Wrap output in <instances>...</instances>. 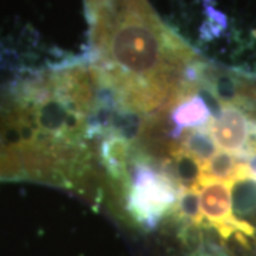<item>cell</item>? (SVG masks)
Segmentation results:
<instances>
[{
  "mask_svg": "<svg viewBox=\"0 0 256 256\" xmlns=\"http://www.w3.org/2000/svg\"><path fill=\"white\" fill-rule=\"evenodd\" d=\"M94 66L121 107L171 108L201 57L158 18L146 0H86Z\"/></svg>",
  "mask_w": 256,
  "mask_h": 256,
  "instance_id": "1",
  "label": "cell"
},
{
  "mask_svg": "<svg viewBox=\"0 0 256 256\" xmlns=\"http://www.w3.org/2000/svg\"><path fill=\"white\" fill-rule=\"evenodd\" d=\"M128 180L127 212L144 229H156L174 208L182 190L168 181L160 172V168L146 164L132 156L128 164Z\"/></svg>",
  "mask_w": 256,
  "mask_h": 256,
  "instance_id": "2",
  "label": "cell"
},
{
  "mask_svg": "<svg viewBox=\"0 0 256 256\" xmlns=\"http://www.w3.org/2000/svg\"><path fill=\"white\" fill-rule=\"evenodd\" d=\"M198 86V84H196ZM171 120L180 130H192L204 126L210 117V108L195 92L181 100L170 111Z\"/></svg>",
  "mask_w": 256,
  "mask_h": 256,
  "instance_id": "3",
  "label": "cell"
},
{
  "mask_svg": "<svg viewBox=\"0 0 256 256\" xmlns=\"http://www.w3.org/2000/svg\"><path fill=\"white\" fill-rule=\"evenodd\" d=\"M208 121L201 127L182 130V134L180 138L181 148L192 158H195L200 165L206 164L220 150V146H216L215 140L210 134Z\"/></svg>",
  "mask_w": 256,
  "mask_h": 256,
  "instance_id": "4",
  "label": "cell"
},
{
  "mask_svg": "<svg viewBox=\"0 0 256 256\" xmlns=\"http://www.w3.org/2000/svg\"><path fill=\"white\" fill-rule=\"evenodd\" d=\"M171 158L174 160L176 178L182 191L194 190L200 182V176H201L200 162L195 158H192L188 152H185L182 148H180Z\"/></svg>",
  "mask_w": 256,
  "mask_h": 256,
  "instance_id": "5",
  "label": "cell"
}]
</instances>
